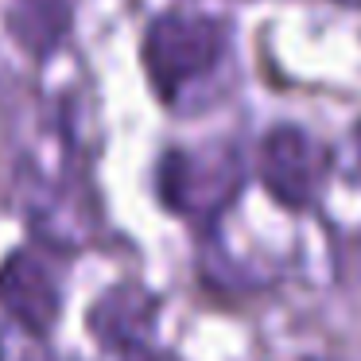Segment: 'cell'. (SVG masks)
I'll list each match as a JSON object with an SVG mask.
<instances>
[{
	"instance_id": "cell-1",
	"label": "cell",
	"mask_w": 361,
	"mask_h": 361,
	"mask_svg": "<svg viewBox=\"0 0 361 361\" xmlns=\"http://www.w3.org/2000/svg\"><path fill=\"white\" fill-rule=\"evenodd\" d=\"M260 183L268 195L280 198L283 206L299 210L314 198V183H319V152H314L311 136L295 125H280L260 140Z\"/></svg>"
},
{
	"instance_id": "cell-2",
	"label": "cell",
	"mask_w": 361,
	"mask_h": 361,
	"mask_svg": "<svg viewBox=\"0 0 361 361\" xmlns=\"http://www.w3.org/2000/svg\"><path fill=\"white\" fill-rule=\"evenodd\" d=\"M353 159H357V164H353V171H357V179H361V125L353 128Z\"/></svg>"
}]
</instances>
